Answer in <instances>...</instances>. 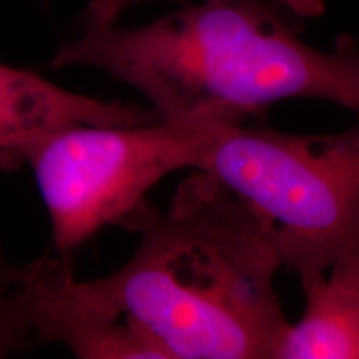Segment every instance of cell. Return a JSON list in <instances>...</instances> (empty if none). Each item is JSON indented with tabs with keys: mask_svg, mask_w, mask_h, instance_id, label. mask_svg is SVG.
I'll return each mask as SVG.
<instances>
[{
	"mask_svg": "<svg viewBox=\"0 0 359 359\" xmlns=\"http://www.w3.org/2000/svg\"><path fill=\"white\" fill-rule=\"evenodd\" d=\"M130 230L133 257L79 286L128 318L168 359H276L290 327L275 290L281 259L262 226L203 170L180 183L165 212L147 206Z\"/></svg>",
	"mask_w": 359,
	"mask_h": 359,
	"instance_id": "obj_2",
	"label": "cell"
},
{
	"mask_svg": "<svg viewBox=\"0 0 359 359\" xmlns=\"http://www.w3.org/2000/svg\"><path fill=\"white\" fill-rule=\"evenodd\" d=\"M22 299L32 333L64 344L77 358L168 359L137 323L92 302L62 255L22 268Z\"/></svg>",
	"mask_w": 359,
	"mask_h": 359,
	"instance_id": "obj_5",
	"label": "cell"
},
{
	"mask_svg": "<svg viewBox=\"0 0 359 359\" xmlns=\"http://www.w3.org/2000/svg\"><path fill=\"white\" fill-rule=\"evenodd\" d=\"M198 170L246 206L302 286L359 255V122L330 135L230 125Z\"/></svg>",
	"mask_w": 359,
	"mask_h": 359,
	"instance_id": "obj_3",
	"label": "cell"
},
{
	"mask_svg": "<svg viewBox=\"0 0 359 359\" xmlns=\"http://www.w3.org/2000/svg\"><path fill=\"white\" fill-rule=\"evenodd\" d=\"M230 125H75L25 143L0 167L29 165L50 218L53 248L67 257L109 224L130 230L148 206L147 193L170 173L198 170Z\"/></svg>",
	"mask_w": 359,
	"mask_h": 359,
	"instance_id": "obj_4",
	"label": "cell"
},
{
	"mask_svg": "<svg viewBox=\"0 0 359 359\" xmlns=\"http://www.w3.org/2000/svg\"><path fill=\"white\" fill-rule=\"evenodd\" d=\"M299 20L276 0H198L147 25H87L52 65L105 72L175 123H243L296 98L359 114V34L323 50Z\"/></svg>",
	"mask_w": 359,
	"mask_h": 359,
	"instance_id": "obj_1",
	"label": "cell"
},
{
	"mask_svg": "<svg viewBox=\"0 0 359 359\" xmlns=\"http://www.w3.org/2000/svg\"><path fill=\"white\" fill-rule=\"evenodd\" d=\"M140 0H90L87 7V25H110L128 6ZM302 19H313L325 12V0H276Z\"/></svg>",
	"mask_w": 359,
	"mask_h": 359,
	"instance_id": "obj_9",
	"label": "cell"
},
{
	"mask_svg": "<svg viewBox=\"0 0 359 359\" xmlns=\"http://www.w3.org/2000/svg\"><path fill=\"white\" fill-rule=\"evenodd\" d=\"M304 311L276 359H359V255L341 258L306 283Z\"/></svg>",
	"mask_w": 359,
	"mask_h": 359,
	"instance_id": "obj_7",
	"label": "cell"
},
{
	"mask_svg": "<svg viewBox=\"0 0 359 359\" xmlns=\"http://www.w3.org/2000/svg\"><path fill=\"white\" fill-rule=\"evenodd\" d=\"M32 330L22 299V266H13L0 250V358L22 351Z\"/></svg>",
	"mask_w": 359,
	"mask_h": 359,
	"instance_id": "obj_8",
	"label": "cell"
},
{
	"mask_svg": "<svg viewBox=\"0 0 359 359\" xmlns=\"http://www.w3.org/2000/svg\"><path fill=\"white\" fill-rule=\"evenodd\" d=\"M154 109L70 92L30 70L0 64V160L25 143L75 125H140Z\"/></svg>",
	"mask_w": 359,
	"mask_h": 359,
	"instance_id": "obj_6",
	"label": "cell"
}]
</instances>
